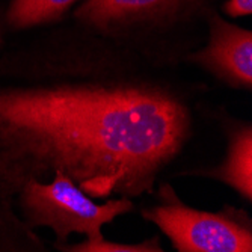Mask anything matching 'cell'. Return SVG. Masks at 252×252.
Segmentation results:
<instances>
[{
    "label": "cell",
    "mask_w": 252,
    "mask_h": 252,
    "mask_svg": "<svg viewBox=\"0 0 252 252\" xmlns=\"http://www.w3.org/2000/svg\"><path fill=\"white\" fill-rule=\"evenodd\" d=\"M160 202L142 210L144 219L158 226L178 252H251L252 219L233 205L219 212L192 209L168 183L157 188Z\"/></svg>",
    "instance_id": "cell-3"
},
{
    "label": "cell",
    "mask_w": 252,
    "mask_h": 252,
    "mask_svg": "<svg viewBox=\"0 0 252 252\" xmlns=\"http://www.w3.org/2000/svg\"><path fill=\"white\" fill-rule=\"evenodd\" d=\"M53 248L62 252H163L158 236H153L141 243H113L101 239L97 243H53Z\"/></svg>",
    "instance_id": "cell-8"
},
{
    "label": "cell",
    "mask_w": 252,
    "mask_h": 252,
    "mask_svg": "<svg viewBox=\"0 0 252 252\" xmlns=\"http://www.w3.org/2000/svg\"><path fill=\"white\" fill-rule=\"evenodd\" d=\"M14 199L23 223L31 230L50 228L55 243H65L73 233L86 236L85 243H97L104 239L106 223L134 209L133 201L123 196L98 204L62 172L49 181H28Z\"/></svg>",
    "instance_id": "cell-2"
},
{
    "label": "cell",
    "mask_w": 252,
    "mask_h": 252,
    "mask_svg": "<svg viewBox=\"0 0 252 252\" xmlns=\"http://www.w3.org/2000/svg\"><path fill=\"white\" fill-rule=\"evenodd\" d=\"M0 44H2V36H0Z\"/></svg>",
    "instance_id": "cell-10"
},
{
    "label": "cell",
    "mask_w": 252,
    "mask_h": 252,
    "mask_svg": "<svg viewBox=\"0 0 252 252\" xmlns=\"http://www.w3.org/2000/svg\"><path fill=\"white\" fill-rule=\"evenodd\" d=\"M199 128L198 88L110 39L0 58V202L62 172L91 198L153 195Z\"/></svg>",
    "instance_id": "cell-1"
},
{
    "label": "cell",
    "mask_w": 252,
    "mask_h": 252,
    "mask_svg": "<svg viewBox=\"0 0 252 252\" xmlns=\"http://www.w3.org/2000/svg\"><path fill=\"white\" fill-rule=\"evenodd\" d=\"M222 9L233 18L249 15L252 12V0H226Z\"/></svg>",
    "instance_id": "cell-9"
},
{
    "label": "cell",
    "mask_w": 252,
    "mask_h": 252,
    "mask_svg": "<svg viewBox=\"0 0 252 252\" xmlns=\"http://www.w3.org/2000/svg\"><path fill=\"white\" fill-rule=\"evenodd\" d=\"M77 2L79 0H11L5 21L15 31L49 25L62 18Z\"/></svg>",
    "instance_id": "cell-7"
},
{
    "label": "cell",
    "mask_w": 252,
    "mask_h": 252,
    "mask_svg": "<svg viewBox=\"0 0 252 252\" xmlns=\"http://www.w3.org/2000/svg\"><path fill=\"white\" fill-rule=\"evenodd\" d=\"M185 61L198 65L218 82L237 91L252 89V33L225 21L218 14L210 15L209 41Z\"/></svg>",
    "instance_id": "cell-5"
},
{
    "label": "cell",
    "mask_w": 252,
    "mask_h": 252,
    "mask_svg": "<svg viewBox=\"0 0 252 252\" xmlns=\"http://www.w3.org/2000/svg\"><path fill=\"white\" fill-rule=\"evenodd\" d=\"M198 0H86L74 12L79 23L107 39H123L134 29L172 21Z\"/></svg>",
    "instance_id": "cell-4"
},
{
    "label": "cell",
    "mask_w": 252,
    "mask_h": 252,
    "mask_svg": "<svg viewBox=\"0 0 252 252\" xmlns=\"http://www.w3.org/2000/svg\"><path fill=\"white\" fill-rule=\"evenodd\" d=\"M226 151L215 168L186 171L185 175H201L231 188L246 202L252 201V128L251 123L226 118Z\"/></svg>",
    "instance_id": "cell-6"
}]
</instances>
